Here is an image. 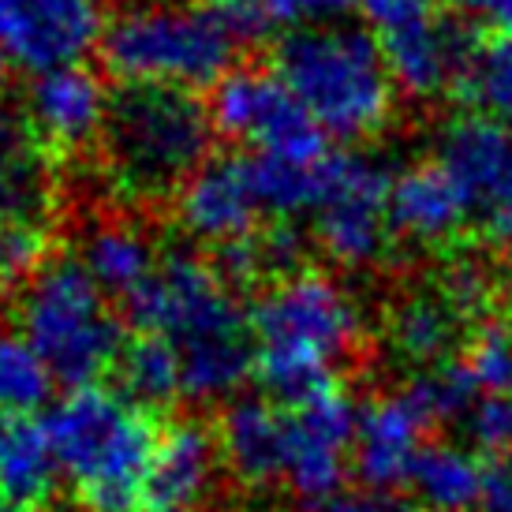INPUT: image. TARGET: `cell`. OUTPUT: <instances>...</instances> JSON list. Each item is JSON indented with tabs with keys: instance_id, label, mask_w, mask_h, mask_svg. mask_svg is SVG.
<instances>
[{
	"instance_id": "cell-1",
	"label": "cell",
	"mask_w": 512,
	"mask_h": 512,
	"mask_svg": "<svg viewBox=\"0 0 512 512\" xmlns=\"http://www.w3.org/2000/svg\"><path fill=\"white\" fill-rule=\"evenodd\" d=\"M232 288L214 262L172 251L161 255L150 281L124 299L135 326L180 352L187 400H225L255 374L251 318L240 311Z\"/></svg>"
},
{
	"instance_id": "cell-2",
	"label": "cell",
	"mask_w": 512,
	"mask_h": 512,
	"mask_svg": "<svg viewBox=\"0 0 512 512\" xmlns=\"http://www.w3.org/2000/svg\"><path fill=\"white\" fill-rule=\"evenodd\" d=\"M251 337L255 378L281 404H292L337 382V367L363 341V311L337 277L299 266L262 292Z\"/></svg>"
},
{
	"instance_id": "cell-3",
	"label": "cell",
	"mask_w": 512,
	"mask_h": 512,
	"mask_svg": "<svg viewBox=\"0 0 512 512\" xmlns=\"http://www.w3.org/2000/svg\"><path fill=\"white\" fill-rule=\"evenodd\" d=\"M45 434L60 479L94 512H135L146 505V479L161 430L150 408L124 389L79 385L45 408Z\"/></svg>"
},
{
	"instance_id": "cell-4",
	"label": "cell",
	"mask_w": 512,
	"mask_h": 512,
	"mask_svg": "<svg viewBox=\"0 0 512 512\" xmlns=\"http://www.w3.org/2000/svg\"><path fill=\"white\" fill-rule=\"evenodd\" d=\"M214 116L195 90L120 86L101 131V169L128 202L176 199L210 161Z\"/></svg>"
},
{
	"instance_id": "cell-5",
	"label": "cell",
	"mask_w": 512,
	"mask_h": 512,
	"mask_svg": "<svg viewBox=\"0 0 512 512\" xmlns=\"http://www.w3.org/2000/svg\"><path fill=\"white\" fill-rule=\"evenodd\" d=\"M273 72L329 139L359 143L393 116L397 79L378 38L363 27L318 23L288 30L277 45Z\"/></svg>"
},
{
	"instance_id": "cell-6",
	"label": "cell",
	"mask_w": 512,
	"mask_h": 512,
	"mask_svg": "<svg viewBox=\"0 0 512 512\" xmlns=\"http://www.w3.org/2000/svg\"><path fill=\"white\" fill-rule=\"evenodd\" d=\"M98 49L124 86L206 90L232 72L240 42L214 4H139L105 23Z\"/></svg>"
},
{
	"instance_id": "cell-7",
	"label": "cell",
	"mask_w": 512,
	"mask_h": 512,
	"mask_svg": "<svg viewBox=\"0 0 512 512\" xmlns=\"http://www.w3.org/2000/svg\"><path fill=\"white\" fill-rule=\"evenodd\" d=\"M19 333L68 389L94 385L124 356V322L109 307V292L79 258L45 262L19 296Z\"/></svg>"
},
{
	"instance_id": "cell-8",
	"label": "cell",
	"mask_w": 512,
	"mask_h": 512,
	"mask_svg": "<svg viewBox=\"0 0 512 512\" xmlns=\"http://www.w3.org/2000/svg\"><path fill=\"white\" fill-rule=\"evenodd\" d=\"M393 176L382 161L348 150H329L322 161V191L311 214L318 247L344 270H367L382 262L393 221H389Z\"/></svg>"
},
{
	"instance_id": "cell-9",
	"label": "cell",
	"mask_w": 512,
	"mask_h": 512,
	"mask_svg": "<svg viewBox=\"0 0 512 512\" xmlns=\"http://www.w3.org/2000/svg\"><path fill=\"white\" fill-rule=\"evenodd\" d=\"M214 128L236 143H247L255 154L314 161L329 150L326 131L311 120L299 98L277 72L232 68L217 86H210Z\"/></svg>"
},
{
	"instance_id": "cell-10",
	"label": "cell",
	"mask_w": 512,
	"mask_h": 512,
	"mask_svg": "<svg viewBox=\"0 0 512 512\" xmlns=\"http://www.w3.org/2000/svg\"><path fill=\"white\" fill-rule=\"evenodd\" d=\"M288 464L285 490L307 509H326L344 494L352 471L359 408L341 385H322L285 404Z\"/></svg>"
},
{
	"instance_id": "cell-11",
	"label": "cell",
	"mask_w": 512,
	"mask_h": 512,
	"mask_svg": "<svg viewBox=\"0 0 512 512\" xmlns=\"http://www.w3.org/2000/svg\"><path fill=\"white\" fill-rule=\"evenodd\" d=\"M434 165L453 180L471 225L512 243V124L468 113L434 139Z\"/></svg>"
},
{
	"instance_id": "cell-12",
	"label": "cell",
	"mask_w": 512,
	"mask_h": 512,
	"mask_svg": "<svg viewBox=\"0 0 512 512\" xmlns=\"http://www.w3.org/2000/svg\"><path fill=\"white\" fill-rule=\"evenodd\" d=\"M101 34V0H0V60L30 75L83 64Z\"/></svg>"
},
{
	"instance_id": "cell-13",
	"label": "cell",
	"mask_w": 512,
	"mask_h": 512,
	"mask_svg": "<svg viewBox=\"0 0 512 512\" xmlns=\"http://www.w3.org/2000/svg\"><path fill=\"white\" fill-rule=\"evenodd\" d=\"M262 214L247 157H210L176 195L180 228L217 251L251 240Z\"/></svg>"
},
{
	"instance_id": "cell-14",
	"label": "cell",
	"mask_w": 512,
	"mask_h": 512,
	"mask_svg": "<svg viewBox=\"0 0 512 512\" xmlns=\"http://www.w3.org/2000/svg\"><path fill=\"white\" fill-rule=\"evenodd\" d=\"M434 419L423 412V404L404 385L397 393L370 400L359 408L356 445H352V471L363 486L397 490L408 483L415 460L427 449V430Z\"/></svg>"
},
{
	"instance_id": "cell-15",
	"label": "cell",
	"mask_w": 512,
	"mask_h": 512,
	"mask_svg": "<svg viewBox=\"0 0 512 512\" xmlns=\"http://www.w3.org/2000/svg\"><path fill=\"white\" fill-rule=\"evenodd\" d=\"M109 105H113V94L101 86L98 75L83 64H68V68L34 75L23 113L45 146L83 150L101 139Z\"/></svg>"
},
{
	"instance_id": "cell-16",
	"label": "cell",
	"mask_w": 512,
	"mask_h": 512,
	"mask_svg": "<svg viewBox=\"0 0 512 512\" xmlns=\"http://www.w3.org/2000/svg\"><path fill=\"white\" fill-rule=\"evenodd\" d=\"M221 460V441L195 419H180L161 430L157 453L146 479V509L150 512H195L214 494Z\"/></svg>"
},
{
	"instance_id": "cell-17",
	"label": "cell",
	"mask_w": 512,
	"mask_h": 512,
	"mask_svg": "<svg viewBox=\"0 0 512 512\" xmlns=\"http://www.w3.org/2000/svg\"><path fill=\"white\" fill-rule=\"evenodd\" d=\"M23 109L0 101V228H45L53 214V172Z\"/></svg>"
},
{
	"instance_id": "cell-18",
	"label": "cell",
	"mask_w": 512,
	"mask_h": 512,
	"mask_svg": "<svg viewBox=\"0 0 512 512\" xmlns=\"http://www.w3.org/2000/svg\"><path fill=\"white\" fill-rule=\"evenodd\" d=\"M221 460L236 483L251 490L285 486L288 464V415L285 404L236 400L217 427Z\"/></svg>"
},
{
	"instance_id": "cell-19",
	"label": "cell",
	"mask_w": 512,
	"mask_h": 512,
	"mask_svg": "<svg viewBox=\"0 0 512 512\" xmlns=\"http://www.w3.org/2000/svg\"><path fill=\"white\" fill-rule=\"evenodd\" d=\"M389 221L393 232L419 247H441L449 243L464 225H471L464 199L456 195L453 180L430 161L412 165L393 176L389 191Z\"/></svg>"
},
{
	"instance_id": "cell-20",
	"label": "cell",
	"mask_w": 512,
	"mask_h": 512,
	"mask_svg": "<svg viewBox=\"0 0 512 512\" xmlns=\"http://www.w3.org/2000/svg\"><path fill=\"white\" fill-rule=\"evenodd\" d=\"M468 322V314L456 311V303L441 288L408 292L389 311V344L415 367H441L456 359L460 344H468Z\"/></svg>"
},
{
	"instance_id": "cell-21",
	"label": "cell",
	"mask_w": 512,
	"mask_h": 512,
	"mask_svg": "<svg viewBox=\"0 0 512 512\" xmlns=\"http://www.w3.org/2000/svg\"><path fill=\"white\" fill-rule=\"evenodd\" d=\"M60 479L57 453L49 445L45 423L4 419L0 423V494L19 509L38 512L53 498Z\"/></svg>"
},
{
	"instance_id": "cell-22",
	"label": "cell",
	"mask_w": 512,
	"mask_h": 512,
	"mask_svg": "<svg viewBox=\"0 0 512 512\" xmlns=\"http://www.w3.org/2000/svg\"><path fill=\"white\" fill-rule=\"evenodd\" d=\"M79 262L109 296L131 299L150 281L161 255L143 228L128 221H101L83 236Z\"/></svg>"
},
{
	"instance_id": "cell-23",
	"label": "cell",
	"mask_w": 512,
	"mask_h": 512,
	"mask_svg": "<svg viewBox=\"0 0 512 512\" xmlns=\"http://www.w3.org/2000/svg\"><path fill=\"white\" fill-rule=\"evenodd\" d=\"M483 483L486 464L479 456L453 445V441H434L415 460L408 486L412 498L427 512H475L483 509Z\"/></svg>"
},
{
	"instance_id": "cell-24",
	"label": "cell",
	"mask_w": 512,
	"mask_h": 512,
	"mask_svg": "<svg viewBox=\"0 0 512 512\" xmlns=\"http://www.w3.org/2000/svg\"><path fill=\"white\" fill-rule=\"evenodd\" d=\"M326 154L314 157V161H288V157L270 154L247 157L262 210L281 217V221L311 217L314 206H318V191H322V161H326Z\"/></svg>"
},
{
	"instance_id": "cell-25",
	"label": "cell",
	"mask_w": 512,
	"mask_h": 512,
	"mask_svg": "<svg viewBox=\"0 0 512 512\" xmlns=\"http://www.w3.org/2000/svg\"><path fill=\"white\" fill-rule=\"evenodd\" d=\"M53 370L23 333H0V415L30 419L53 404Z\"/></svg>"
},
{
	"instance_id": "cell-26",
	"label": "cell",
	"mask_w": 512,
	"mask_h": 512,
	"mask_svg": "<svg viewBox=\"0 0 512 512\" xmlns=\"http://www.w3.org/2000/svg\"><path fill=\"white\" fill-rule=\"evenodd\" d=\"M120 382L131 400H139L143 408L157 404H172L184 397V367H180V352L172 348L165 337L143 333L139 341H131L120 356Z\"/></svg>"
},
{
	"instance_id": "cell-27",
	"label": "cell",
	"mask_w": 512,
	"mask_h": 512,
	"mask_svg": "<svg viewBox=\"0 0 512 512\" xmlns=\"http://www.w3.org/2000/svg\"><path fill=\"white\" fill-rule=\"evenodd\" d=\"M456 86L475 113L512 124V38H494L471 49Z\"/></svg>"
},
{
	"instance_id": "cell-28",
	"label": "cell",
	"mask_w": 512,
	"mask_h": 512,
	"mask_svg": "<svg viewBox=\"0 0 512 512\" xmlns=\"http://www.w3.org/2000/svg\"><path fill=\"white\" fill-rule=\"evenodd\" d=\"M460 363L483 397H512V322H483L464 344Z\"/></svg>"
},
{
	"instance_id": "cell-29",
	"label": "cell",
	"mask_w": 512,
	"mask_h": 512,
	"mask_svg": "<svg viewBox=\"0 0 512 512\" xmlns=\"http://www.w3.org/2000/svg\"><path fill=\"white\" fill-rule=\"evenodd\" d=\"M363 15V23L370 27V34L385 42L408 34L415 27H427L434 19H441V0H352Z\"/></svg>"
},
{
	"instance_id": "cell-30",
	"label": "cell",
	"mask_w": 512,
	"mask_h": 512,
	"mask_svg": "<svg viewBox=\"0 0 512 512\" xmlns=\"http://www.w3.org/2000/svg\"><path fill=\"white\" fill-rule=\"evenodd\" d=\"M475 449L505 456L512 449V397H479L460 419Z\"/></svg>"
},
{
	"instance_id": "cell-31",
	"label": "cell",
	"mask_w": 512,
	"mask_h": 512,
	"mask_svg": "<svg viewBox=\"0 0 512 512\" xmlns=\"http://www.w3.org/2000/svg\"><path fill=\"white\" fill-rule=\"evenodd\" d=\"M258 15L266 19V27L277 30H303L318 23H333L352 0H251Z\"/></svg>"
},
{
	"instance_id": "cell-32",
	"label": "cell",
	"mask_w": 512,
	"mask_h": 512,
	"mask_svg": "<svg viewBox=\"0 0 512 512\" xmlns=\"http://www.w3.org/2000/svg\"><path fill=\"white\" fill-rule=\"evenodd\" d=\"M438 288L453 299L456 311L468 314V318H479L490 307V299H494V277L479 262H456V266H449Z\"/></svg>"
},
{
	"instance_id": "cell-33",
	"label": "cell",
	"mask_w": 512,
	"mask_h": 512,
	"mask_svg": "<svg viewBox=\"0 0 512 512\" xmlns=\"http://www.w3.org/2000/svg\"><path fill=\"white\" fill-rule=\"evenodd\" d=\"M326 512H427L415 498L400 490H378V486H359L344 490L341 498L326 505Z\"/></svg>"
},
{
	"instance_id": "cell-34",
	"label": "cell",
	"mask_w": 512,
	"mask_h": 512,
	"mask_svg": "<svg viewBox=\"0 0 512 512\" xmlns=\"http://www.w3.org/2000/svg\"><path fill=\"white\" fill-rule=\"evenodd\" d=\"M483 512H512V456H498L486 464Z\"/></svg>"
},
{
	"instance_id": "cell-35",
	"label": "cell",
	"mask_w": 512,
	"mask_h": 512,
	"mask_svg": "<svg viewBox=\"0 0 512 512\" xmlns=\"http://www.w3.org/2000/svg\"><path fill=\"white\" fill-rule=\"evenodd\" d=\"M460 8L486 23L498 38H512V0H460Z\"/></svg>"
},
{
	"instance_id": "cell-36",
	"label": "cell",
	"mask_w": 512,
	"mask_h": 512,
	"mask_svg": "<svg viewBox=\"0 0 512 512\" xmlns=\"http://www.w3.org/2000/svg\"><path fill=\"white\" fill-rule=\"evenodd\" d=\"M0 512H27V509H19L15 501H8V498H4V494H0Z\"/></svg>"
}]
</instances>
